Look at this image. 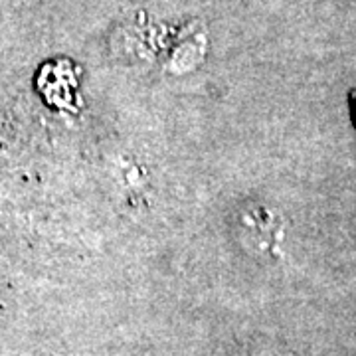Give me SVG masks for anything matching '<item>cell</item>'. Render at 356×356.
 Here are the masks:
<instances>
[{
  "label": "cell",
  "mask_w": 356,
  "mask_h": 356,
  "mask_svg": "<svg viewBox=\"0 0 356 356\" xmlns=\"http://www.w3.org/2000/svg\"><path fill=\"white\" fill-rule=\"evenodd\" d=\"M353 105H355V117H356V93H355V97H353Z\"/></svg>",
  "instance_id": "obj_1"
}]
</instances>
